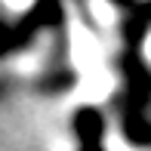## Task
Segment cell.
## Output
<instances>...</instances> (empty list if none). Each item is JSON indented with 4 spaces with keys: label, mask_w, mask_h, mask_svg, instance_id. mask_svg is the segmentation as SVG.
Wrapping results in <instances>:
<instances>
[{
    "label": "cell",
    "mask_w": 151,
    "mask_h": 151,
    "mask_svg": "<svg viewBox=\"0 0 151 151\" xmlns=\"http://www.w3.org/2000/svg\"><path fill=\"white\" fill-rule=\"evenodd\" d=\"M71 133H74V139H77V145H105V133H108L105 114H102L96 105L74 108V114H71Z\"/></svg>",
    "instance_id": "cell-2"
},
{
    "label": "cell",
    "mask_w": 151,
    "mask_h": 151,
    "mask_svg": "<svg viewBox=\"0 0 151 151\" xmlns=\"http://www.w3.org/2000/svg\"><path fill=\"white\" fill-rule=\"evenodd\" d=\"M120 71V133L129 145L151 148V65L139 50H127L117 59Z\"/></svg>",
    "instance_id": "cell-1"
},
{
    "label": "cell",
    "mask_w": 151,
    "mask_h": 151,
    "mask_svg": "<svg viewBox=\"0 0 151 151\" xmlns=\"http://www.w3.org/2000/svg\"><path fill=\"white\" fill-rule=\"evenodd\" d=\"M77 151H105V145H77Z\"/></svg>",
    "instance_id": "cell-7"
},
{
    "label": "cell",
    "mask_w": 151,
    "mask_h": 151,
    "mask_svg": "<svg viewBox=\"0 0 151 151\" xmlns=\"http://www.w3.org/2000/svg\"><path fill=\"white\" fill-rule=\"evenodd\" d=\"M19 50H25V43H22V37H19L16 22H3V19H0V59L12 56V52H19Z\"/></svg>",
    "instance_id": "cell-5"
},
{
    "label": "cell",
    "mask_w": 151,
    "mask_h": 151,
    "mask_svg": "<svg viewBox=\"0 0 151 151\" xmlns=\"http://www.w3.org/2000/svg\"><path fill=\"white\" fill-rule=\"evenodd\" d=\"M151 34V0H136L120 19V40L127 50H139Z\"/></svg>",
    "instance_id": "cell-3"
},
{
    "label": "cell",
    "mask_w": 151,
    "mask_h": 151,
    "mask_svg": "<svg viewBox=\"0 0 151 151\" xmlns=\"http://www.w3.org/2000/svg\"><path fill=\"white\" fill-rule=\"evenodd\" d=\"M108 3H114V6H117V9H123V12H127L129 6L136 3V0H108Z\"/></svg>",
    "instance_id": "cell-6"
},
{
    "label": "cell",
    "mask_w": 151,
    "mask_h": 151,
    "mask_svg": "<svg viewBox=\"0 0 151 151\" xmlns=\"http://www.w3.org/2000/svg\"><path fill=\"white\" fill-rule=\"evenodd\" d=\"M25 19L37 31H56L65 25V6H62V0H34V6L25 12Z\"/></svg>",
    "instance_id": "cell-4"
}]
</instances>
